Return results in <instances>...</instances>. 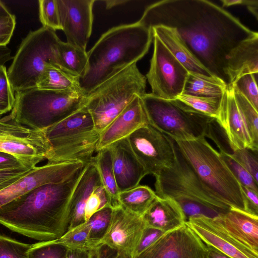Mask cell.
Returning a JSON list of instances; mask_svg holds the SVG:
<instances>
[{"mask_svg": "<svg viewBox=\"0 0 258 258\" xmlns=\"http://www.w3.org/2000/svg\"><path fill=\"white\" fill-rule=\"evenodd\" d=\"M151 29L175 28L198 61L229 86L227 59L239 43L253 35L240 21L207 0H165L149 6L138 21Z\"/></svg>", "mask_w": 258, "mask_h": 258, "instance_id": "1", "label": "cell"}, {"mask_svg": "<svg viewBox=\"0 0 258 258\" xmlns=\"http://www.w3.org/2000/svg\"><path fill=\"white\" fill-rule=\"evenodd\" d=\"M84 166L64 181L40 185L1 206L0 224L40 241L61 237L70 226V201Z\"/></svg>", "mask_w": 258, "mask_h": 258, "instance_id": "2", "label": "cell"}, {"mask_svg": "<svg viewBox=\"0 0 258 258\" xmlns=\"http://www.w3.org/2000/svg\"><path fill=\"white\" fill-rule=\"evenodd\" d=\"M152 29L138 22L114 27L87 52L88 66L78 79L87 96L97 87L143 58L153 40Z\"/></svg>", "mask_w": 258, "mask_h": 258, "instance_id": "3", "label": "cell"}, {"mask_svg": "<svg viewBox=\"0 0 258 258\" xmlns=\"http://www.w3.org/2000/svg\"><path fill=\"white\" fill-rule=\"evenodd\" d=\"M174 143L173 162L155 176L157 196L175 201L181 208L185 222L190 218L200 216L214 218L227 212L230 207L203 184L174 141Z\"/></svg>", "mask_w": 258, "mask_h": 258, "instance_id": "4", "label": "cell"}, {"mask_svg": "<svg viewBox=\"0 0 258 258\" xmlns=\"http://www.w3.org/2000/svg\"><path fill=\"white\" fill-rule=\"evenodd\" d=\"M174 142L201 182L218 199L230 208L246 211L240 184L205 138Z\"/></svg>", "mask_w": 258, "mask_h": 258, "instance_id": "5", "label": "cell"}, {"mask_svg": "<svg viewBox=\"0 0 258 258\" xmlns=\"http://www.w3.org/2000/svg\"><path fill=\"white\" fill-rule=\"evenodd\" d=\"M11 113L17 122L34 130H45L85 106L82 93L62 92L38 88L16 92Z\"/></svg>", "mask_w": 258, "mask_h": 258, "instance_id": "6", "label": "cell"}, {"mask_svg": "<svg viewBox=\"0 0 258 258\" xmlns=\"http://www.w3.org/2000/svg\"><path fill=\"white\" fill-rule=\"evenodd\" d=\"M45 132L51 145L46 159L52 163L80 161L90 164L97 152L100 136L85 106Z\"/></svg>", "mask_w": 258, "mask_h": 258, "instance_id": "7", "label": "cell"}, {"mask_svg": "<svg viewBox=\"0 0 258 258\" xmlns=\"http://www.w3.org/2000/svg\"><path fill=\"white\" fill-rule=\"evenodd\" d=\"M146 81L135 62L87 95L85 107L92 115L95 129L100 134L136 96L144 95Z\"/></svg>", "mask_w": 258, "mask_h": 258, "instance_id": "8", "label": "cell"}, {"mask_svg": "<svg viewBox=\"0 0 258 258\" xmlns=\"http://www.w3.org/2000/svg\"><path fill=\"white\" fill-rule=\"evenodd\" d=\"M141 97L149 124L174 141L206 137L215 118L193 110L177 99L164 100L146 93Z\"/></svg>", "mask_w": 258, "mask_h": 258, "instance_id": "9", "label": "cell"}, {"mask_svg": "<svg viewBox=\"0 0 258 258\" xmlns=\"http://www.w3.org/2000/svg\"><path fill=\"white\" fill-rule=\"evenodd\" d=\"M59 40L55 31L46 27L30 31L7 71L14 92L36 88L45 64L57 65L56 50Z\"/></svg>", "mask_w": 258, "mask_h": 258, "instance_id": "10", "label": "cell"}, {"mask_svg": "<svg viewBox=\"0 0 258 258\" xmlns=\"http://www.w3.org/2000/svg\"><path fill=\"white\" fill-rule=\"evenodd\" d=\"M51 150L45 130H34L16 121L10 114L0 118V152L14 157L32 169Z\"/></svg>", "mask_w": 258, "mask_h": 258, "instance_id": "11", "label": "cell"}, {"mask_svg": "<svg viewBox=\"0 0 258 258\" xmlns=\"http://www.w3.org/2000/svg\"><path fill=\"white\" fill-rule=\"evenodd\" d=\"M153 36L154 50L145 77L153 95L164 100H175L183 93L188 72L158 37L154 34Z\"/></svg>", "mask_w": 258, "mask_h": 258, "instance_id": "12", "label": "cell"}, {"mask_svg": "<svg viewBox=\"0 0 258 258\" xmlns=\"http://www.w3.org/2000/svg\"><path fill=\"white\" fill-rule=\"evenodd\" d=\"M127 139L147 175L155 177L174 160V141L150 124L135 131Z\"/></svg>", "mask_w": 258, "mask_h": 258, "instance_id": "13", "label": "cell"}, {"mask_svg": "<svg viewBox=\"0 0 258 258\" xmlns=\"http://www.w3.org/2000/svg\"><path fill=\"white\" fill-rule=\"evenodd\" d=\"M80 161L47 162L31 169L26 174L0 191V207L43 184L64 181L84 166Z\"/></svg>", "mask_w": 258, "mask_h": 258, "instance_id": "14", "label": "cell"}, {"mask_svg": "<svg viewBox=\"0 0 258 258\" xmlns=\"http://www.w3.org/2000/svg\"><path fill=\"white\" fill-rule=\"evenodd\" d=\"M207 246L185 223L166 232L135 258H205Z\"/></svg>", "mask_w": 258, "mask_h": 258, "instance_id": "15", "label": "cell"}, {"mask_svg": "<svg viewBox=\"0 0 258 258\" xmlns=\"http://www.w3.org/2000/svg\"><path fill=\"white\" fill-rule=\"evenodd\" d=\"M94 0H57L67 42L86 50L92 32Z\"/></svg>", "mask_w": 258, "mask_h": 258, "instance_id": "16", "label": "cell"}, {"mask_svg": "<svg viewBox=\"0 0 258 258\" xmlns=\"http://www.w3.org/2000/svg\"><path fill=\"white\" fill-rule=\"evenodd\" d=\"M145 227L142 216L120 206L113 209L109 226L99 244H106L133 258Z\"/></svg>", "mask_w": 258, "mask_h": 258, "instance_id": "17", "label": "cell"}, {"mask_svg": "<svg viewBox=\"0 0 258 258\" xmlns=\"http://www.w3.org/2000/svg\"><path fill=\"white\" fill-rule=\"evenodd\" d=\"M185 223L207 246L231 258H258V253L233 238L213 218L200 216L190 218Z\"/></svg>", "mask_w": 258, "mask_h": 258, "instance_id": "18", "label": "cell"}, {"mask_svg": "<svg viewBox=\"0 0 258 258\" xmlns=\"http://www.w3.org/2000/svg\"><path fill=\"white\" fill-rule=\"evenodd\" d=\"M224 132L232 150L247 148L255 151L245 121L235 101L233 86L228 87L222 97L215 118Z\"/></svg>", "mask_w": 258, "mask_h": 258, "instance_id": "19", "label": "cell"}, {"mask_svg": "<svg viewBox=\"0 0 258 258\" xmlns=\"http://www.w3.org/2000/svg\"><path fill=\"white\" fill-rule=\"evenodd\" d=\"M149 124L141 96H136L125 108L100 134L97 151L127 138Z\"/></svg>", "mask_w": 258, "mask_h": 258, "instance_id": "20", "label": "cell"}, {"mask_svg": "<svg viewBox=\"0 0 258 258\" xmlns=\"http://www.w3.org/2000/svg\"><path fill=\"white\" fill-rule=\"evenodd\" d=\"M108 147L111 149L113 168L119 191L138 185L147 174L134 154L127 138Z\"/></svg>", "mask_w": 258, "mask_h": 258, "instance_id": "21", "label": "cell"}, {"mask_svg": "<svg viewBox=\"0 0 258 258\" xmlns=\"http://www.w3.org/2000/svg\"><path fill=\"white\" fill-rule=\"evenodd\" d=\"M230 236L258 253V216L234 208L213 218Z\"/></svg>", "mask_w": 258, "mask_h": 258, "instance_id": "22", "label": "cell"}, {"mask_svg": "<svg viewBox=\"0 0 258 258\" xmlns=\"http://www.w3.org/2000/svg\"><path fill=\"white\" fill-rule=\"evenodd\" d=\"M258 73V33L245 39L229 53L226 75L229 86H233L241 76Z\"/></svg>", "mask_w": 258, "mask_h": 258, "instance_id": "23", "label": "cell"}, {"mask_svg": "<svg viewBox=\"0 0 258 258\" xmlns=\"http://www.w3.org/2000/svg\"><path fill=\"white\" fill-rule=\"evenodd\" d=\"M142 217L146 227L164 233L178 228L185 222L182 210L175 201L158 197Z\"/></svg>", "mask_w": 258, "mask_h": 258, "instance_id": "24", "label": "cell"}, {"mask_svg": "<svg viewBox=\"0 0 258 258\" xmlns=\"http://www.w3.org/2000/svg\"><path fill=\"white\" fill-rule=\"evenodd\" d=\"M101 185L100 176L96 166L92 163L85 165L71 197L70 224L68 230L86 222L85 207L87 201L93 190Z\"/></svg>", "mask_w": 258, "mask_h": 258, "instance_id": "25", "label": "cell"}, {"mask_svg": "<svg viewBox=\"0 0 258 258\" xmlns=\"http://www.w3.org/2000/svg\"><path fill=\"white\" fill-rule=\"evenodd\" d=\"M173 55L186 69L188 72H195L213 76L194 56L173 28L159 25L151 28Z\"/></svg>", "mask_w": 258, "mask_h": 258, "instance_id": "26", "label": "cell"}, {"mask_svg": "<svg viewBox=\"0 0 258 258\" xmlns=\"http://www.w3.org/2000/svg\"><path fill=\"white\" fill-rule=\"evenodd\" d=\"M90 163L93 164L99 173L101 184L108 199V204L113 209L120 205L119 190L113 168L112 152L110 147L98 150Z\"/></svg>", "mask_w": 258, "mask_h": 258, "instance_id": "27", "label": "cell"}, {"mask_svg": "<svg viewBox=\"0 0 258 258\" xmlns=\"http://www.w3.org/2000/svg\"><path fill=\"white\" fill-rule=\"evenodd\" d=\"M36 88L62 92L82 93L78 78L65 72L57 65L47 63Z\"/></svg>", "mask_w": 258, "mask_h": 258, "instance_id": "28", "label": "cell"}, {"mask_svg": "<svg viewBox=\"0 0 258 258\" xmlns=\"http://www.w3.org/2000/svg\"><path fill=\"white\" fill-rule=\"evenodd\" d=\"M56 59L60 68L78 79L83 75L88 66L86 50L60 40L57 44Z\"/></svg>", "mask_w": 258, "mask_h": 258, "instance_id": "29", "label": "cell"}, {"mask_svg": "<svg viewBox=\"0 0 258 258\" xmlns=\"http://www.w3.org/2000/svg\"><path fill=\"white\" fill-rule=\"evenodd\" d=\"M221 79L195 72H188L182 94L202 97L222 96L228 89Z\"/></svg>", "mask_w": 258, "mask_h": 258, "instance_id": "30", "label": "cell"}, {"mask_svg": "<svg viewBox=\"0 0 258 258\" xmlns=\"http://www.w3.org/2000/svg\"><path fill=\"white\" fill-rule=\"evenodd\" d=\"M155 192L148 185H138L119 192L120 205L128 211L142 216L157 199Z\"/></svg>", "mask_w": 258, "mask_h": 258, "instance_id": "31", "label": "cell"}, {"mask_svg": "<svg viewBox=\"0 0 258 258\" xmlns=\"http://www.w3.org/2000/svg\"><path fill=\"white\" fill-rule=\"evenodd\" d=\"M223 95L202 97L182 94L176 99L195 111L216 118L221 107Z\"/></svg>", "mask_w": 258, "mask_h": 258, "instance_id": "32", "label": "cell"}, {"mask_svg": "<svg viewBox=\"0 0 258 258\" xmlns=\"http://www.w3.org/2000/svg\"><path fill=\"white\" fill-rule=\"evenodd\" d=\"M233 93L237 105L247 126L255 151L258 149V111L233 86Z\"/></svg>", "mask_w": 258, "mask_h": 258, "instance_id": "33", "label": "cell"}, {"mask_svg": "<svg viewBox=\"0 0 258 258\" xmlns=\"http://www.w3.org/2000/svg\"><path fill=\"white\" fill-rule=\"evenodd\" d=\"M113 208L107 205L94 214L87 221L90 227L89 239L93 249L97 247L106 233Z\"/></svg>", "mask_w": 258, "mask_h": 258, "instance_id": "34", "label": "cell"}, {"mask_svg": "<svg viewBox=\"0 0 258 258\" xmlns=\"http://www.w3.org/2000/svg\"><path fill=\"white\" fill-rule=\"evenodd\" d=\"M90 227L87 221L69 229L55 240L70 249H93L89 239Z\"/></svg>", "mask_w": 258, "mask_h": 258, "instance_id": "35", "label": "cell"}, {"mask_svg": "<svg viewBox=\"0 0 258 258\" xmlns=\"http://www.w3.org/2000/svg\"><path fill=\"white\" fill-rule=\"evenodd\" d=\"M68 249L54 239L33 244L27 254L28 258H67Z\"/></svg>", "mask_w": 258, "mask_h": 258, "instance_id": "36", "label": "cell"}, {"mask_svg": "<svg viewBox=\"0 0 258 258\" xmlns=\"http://www.w3.org/2000/svg\"><path fill=\"white\" fill-rule=\"evenodd\" d=\"M39 16L43 27L54 31L61 30L57 0H39Z\"/></svg>", "mask_w": 258, "mask_h": 258, "instance_id": "37", "label": "cell"}, {"mask_svg": "<svg viewBox=\"0 0 258 258\" xmlns=\"http://www.w3.org/2000/svg\"><path fill=\"white\" fill-rule=\"evenodd\" d=\"M220 156L241 185L258 193V183L251 175L231 156V154L220 152Z\"/></svg>", "mask_w": 258, "mask_h": 258, "instance_id": "38", "label": "cell"}, {"mask_svg": "<svg viewBox=\"0 0 258 258\" xmlns=\"http://www.w3.org/2000/svg\"><path fill=\"white\" fill-rule=\"evenodd\" d=\"M32 245L0 234V258H28Z\"/></svg>", "mask_w": 258, "mask_h": 258, "instance_id": "39", "label": "cell"}, {"mask_svg": "<svg viewBox=\"0 0 258 258\" xmlns=\"http://www.w3.org/2000/svg\"><path fill=\"white\" fill-rule=\"evenodd\" d=\"M257 77V75L253 74L244 75L239 78L233 86L258 111Z\"/></svg>", "mask_w": 258, "mask_h": 258, "instance_id": "40", "label": "cell"}, {"mask_svg": "<svg viewBox=\"0 0 258 258\" xmlns=\"http://www.w3.org/2000/svg\"><path fill=\"white\" fill-rule=\"evenodd\" d=\"M8 79L5 66H0V112L3 114L11 111L14 105L15 97Z\"/></svg>", "mask_w": 258, "mask_h": 258, "instance_id": "41", "label": "cell"}, {"mask_svg": "<svg viewBox=\"0 0 258 258\" xmlns=\"http://www.w3.org/2000/svg\"><path fill=\"white\" fill-rule=\"evenodd\" d=\"M257 151L247 148L237 149L233 151L232 157L244 168L258 183Z\"/></svg>", "mask_w": 258, "mask_h": 258, "instance_id": "42", "label": "cell"}, {"mask_svg": "<svg viewBox=\"0 0 258 258\" xmlns=\"http://www.w3.org/2000/svg\"><path fill=\"white\" fill-rule=\"evenodd\" d=\"M108 204V199L102 185L97 186L89 196L85 207L86 222L96 212Z\"/></svg>", "mask_w": 258, "mask_h": 258, "instance_id": "43", "label": "cell"}, {"mask_svg": "<svg viewBox=\"0 0 258 258\" xmlns=\"http://www.w3.org/2000/svg\"><path fill=\"white\" fill-rule=\"evenodd\" d=\"M16 24V17L10 14L0 17V47L7 46L13 34Z\"/></svg>", "mask_w": 258, "mask_h": 258, "instance_id": "44", "label": "cell"}, {"mask_svg": "<svg viewBox=\"0 0 258 258\" xmlns=\"http://www.w3.org/2000/svg\"><path fill=\"white\" fill-rule=\"evenodd\" d=\"M164 233H165L158 229L146 226L133 258H135Z\"/></svg>", "mask_w": 258, "mask_h": 258, "instance_id": "45", "label": "cell"}, {"mask_svg": "<svg viewBox=\"0 0 258 258\" xmlns=\"http://www.w3.org/2000/svg\"><path fill=\"white\" fill-rule=\"evenodd\" d=\"M30 170L23 167L0 170V191L14 183Z\"/></svg>", "mask_w": 258, "mask_h": 258, "instance_id": "46", "label": "cell"}, {"mask_svg": "<svg viewBox=\"0 0 258 258\" xmlns=\"http://www.w3.org/2000/svg\"><path fill=\"white\" fill-rule=\"evenodd\" d=\"M88 258H132L130 255L105 244H99L89 251Z\"/></svg>", "mask_w": 258, "mask_h": 258, "instance_id": "47", "label": "cell"}, {"mask_svg": "<svg viewBox=\"0 0 258 258\" xmlns=\"http://www.w3.org/2000/svg\"><path fill=\"white\" fill-rule=\"evenodd\" d=\"M241 187L245 199L246 211L258 216V193L242 185Z\"/></svg>", "mask_w": 258, "mask_h": 258, "instance_id": "48", "label": "cell"}, {"mask_svg": "<svg viewBox=\"0 0 258 258\" xmlns=\"http://www.w3.org/2000/svg\"><path fill=\"white\" fill-rule=\"evenodd\" d=\"M21 167L23 166L14 157L0 152V170Z\"/></svg>", "mask_w": 258, "mask_h": 258, "instance_id": "49", "label": "cell"}, {"mask_svg": "<svg viewBox=\"0 0 258 258\" xmlns=\"http://www.w3.org/2000/svg\"><path fill=\"white\" fill-rule=\"evenodd\" d=\"M89 250L68 249L67 258H88Z\"/></svg>", "mask_w": 258, "mask_h": 258, "instance_id": "50", "label": "cell"}, {"mask_svg": "<svg viewBox=\"0 0 258 258\" xmlns=\"http://www.w3.org/2000/svg\"><path fill=\"white\" fill-rule=\"evenodd\" d=\"M11 51L7 46L0 47V66L4 64L8 61L13 59L11 55Z\"/></svg>", "mask_w": 258, "mask_h": 258, "instance_id": "51", "label": "cell"}, {"mask_svg": "<svg viewBox=\"0 0 258 258\" xmlns=\"http://www.w3.org/2000/svg\"><path fill=\"white\" fill-rule=\"evenodd\" d=\"M207 249L205 258H231L210 246H207Z\"/></svg>", "mask_w": 258, "mask_h": 258, "instance_id": "52", "label": "cell"}, {"mask_svg": "<svg viewBox=\"0 0 258 258\" xmlns=\"http://www.w3.org/2000/svg\"><path fill=\"white\" fill-rule=\"evenodd\" d=\"M248 11L258 20V1L257 0H247L245 5Z\"/></svg>", "mask_w": 258, "mask_h": 258, "instance_id": "53", "label": "cell"}, {"mask_svg": "<svg viewBox=\"0 0 258 258\" xmlns=\"http://www.w3.org/2000/svg\"><path fill=\"white\" fill-rule=\"evenodd\" d=\"M103 2L105 3L106 9H110L112 8L125 4L130 1L127 0H105Z\"/></svg>", "mask_w": 258, "mask_h": 258, "instance_id": "54", "label": "cell"}, {"mask_svg": "<svg viewBox=\"0 0 258 258\" xmlns=\"http://www.w3.org/2000/svg\"><path fill=\"white\" fill-rule=\"evenodd\" d=\"M220 2L223 7H227L236 5L245 6L246 0H221Z\"/></svg>", "mask_w": 258, "mask_h": 258, "instance_id": "55", "label": "cell"}, {"mask_svg": "<svg viewBox=\"0 0 258 258\" xmlns=\"http://www.w3.org/2000/svg\"><path fill=\"white\" fill-rule=\"evenodd\" d=\"M10 14L11 13L5 4L0 1V17L7 16Z\"/></svg>", "mask_w": 258, "mask_h": 258, "instance_id": "56", "label": "cell"}, {"mask_svg": "<svg viewBox=\"0 0 258 258\" xmlns=\"http://www.w3.org/2000/svg\"><path fill=\"white\" fill-rule=\"evenodd\" d=\"M3 115V114L1 112H0V118H1L2 117V115Z\"/></svg>", "mask_w": 258, "mask_h": 258, "instance_id": "57", "label": "cell"}]
</instances>
